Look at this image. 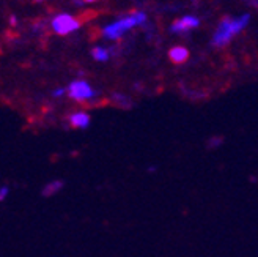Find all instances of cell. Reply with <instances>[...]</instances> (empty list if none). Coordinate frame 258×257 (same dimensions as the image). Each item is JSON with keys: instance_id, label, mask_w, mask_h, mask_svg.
I'll use <instances>...</instances> for the list:
<instances>
[{"instance_id": "cell-8", "label": "cell", "mask_w": 258, "mask_h": 257, "mask_svg": "<svg viewBox=\"0 0 258 257\" xmlns=\"http://www.w3.org/2000/svg\"><path fill=\"white\" fill-rule=\"evenodd\" d=\"M63 188V182L60 180H54V182H49L44 188H43V196L49 197V196H54L57 192Z\"/></svg>"}, {"instance_id": "cell-11", "label": "cell", "mask_w": 258, "mask_h": 257, "mask_svg": "<svg viewBox=\"0 0 258 257\" xmlns=\"http://www.w3.org/2000/svg\"><path fill=\"white\" fill-rule=\"evenodd\" d=\"M64 92H67L64 88H57V90H54V96H61Z\"/></svg>"}, {"instance_id": "cell-12", "label": "cell", "mask_w": 258, "mask_h": 257, "mask_svg": "<svg viewBox=\"0 0 258 257\" xmlns=\"http://www.w3.org/2000/svg\"><path fill=\"white\" fill-rule=\"evenodd\" d=\"M10 22H11V24H16V18H15V16H11V18H10Z\"/></svg>"}, {"instance_id": "cell-10", "label": "cell", "mask_w": 258, "mask_h": 257, "mask_svg": "<svg viewBox=\"0 0 258 257\" xmlns=\"http://www.w3.org/2000/svg\"><path fill=\"white\" fill-rule=\"evenodd\" d=\"M8 192H10L8 186H2V188H0V200H4L8 196Z\"/></svg>"}, {"instance_id": "cell-2", "label": "cell", "mask_w": 258, "mask_h": 257, "mask_svg": "<svg viewBox=\"0 0 258 257\" xmlns=\"http://www.w3.org/2000/svg\"><path fill=\"white\" fill-rule=\"evenodd\" d=\"M145 21H147L145 13H136L133 16L123 18L120 21H115L110 25H107L104 29V36L110 38V40H117V38L123 36L127 30H131L136 25L144 24Z\"/></svg>"}, {"instance_id": "cell-13", "label": "cell", "mask_w": 258, "mask_h": 257, "mask_svg": "<svg viewBox=\"0 0 258 257\" xmlns=\"http://www.w3.org/2000/svg\"><path fill=\"white\" fill-rule=\"evenodd\" d=\"M250 4H252L253 7H258V0H250Z\"/></svg>"}, {"instance_id": "cell-9", "label": "cell", "mask_w": 258, "mask_h": 257, "mask_svg": "<svg viewBox=\"0 0 258 257\" xmlns=\"http://www.w3.org/2000/svg\"><path fill=\"white\" fill-rule=\"evenodd\" d=\"M92 56H93V59L98 60V62H106V60L109 59V50L104 49V47H95V49L92 50Z\"/></svg>"}, {"instance_id": "cell-4", "label": "cell", "mask_w": 258, "mask_h": 257, "mask_svg": "<svg viewBox=\"0 0 258 257\" xmlns=\"http://www.w3.org/2000/svg\"><path fill=\"white\" fill-rule=\"evenodd\" d=\"M81 27V22L70 15H58L52 19V29L58 35H68Z\"/></svg>"}, {"instance_id": "cell-7", "label": "cell", "mask_w": 258, "mask_h": 257, "mask_svg": "<svg viewBox=\"0 0 258 257\" xmlns=\"http://www.w3.org/2000/svg\"><path fill=\"white\" fill-rule=\"evenodd\" d=\"M169 57L172 59V62L175 63H183L187 60L189 57V53H187V49L183 47V46H175L170 53H169Z\"/></svg>"}, {"instance_id": "cell-6", "label": "cell", "mask_w": 258, "mask_h": 257, "mask_svg": "<svg viewBox=\"0 0 258 257\" xmlns=\"http://www.w3.org/2000/svg\"><path fill=\"white\" fill-rule=\"evenodd\" d=\"M70 123L73 128H76V130H87L90 126V115L82 111L74 112L70 115Z\"/></svg>"}, {"instance_id": "cell-3", "label": "cell", "mask_w": 258, "mask_h": 257, "mask_svg": "<svg viewBox=\"0 0 258 257\" xmlns=\"http://www.w3.org/2000/svg\"><path fill=\"white\" fill-rule=\"evenodd\" d=\"M68 95L74 101H81L82 102V101L92 99L96 93H95V90L90 87L88 82H85V81H74L68 87Z\"/></svg>"}, {"instance_id": "cell-1", "label": "cell", "mask_w": 258, "mask_h": 257, "mask_svg": "<svg viewBox=\"0 0 258 257\" xmlns=\"http://www.w3.org/2000/svg\"><path fill=\"white\" fill-rule=\"evenodd\" d=\"M249 19H250L249 15H244L238 19L225 18L221 24H219V27L213 36V44L217 47L225 46L231 40V36H235L236 33H239L244 27H246Z\"/></svg>"}, {"instance_id": "cell-14", "label": "cell", "mask_w": 258, "mask_h": 257, "mask_svg": "<svg viewBox=\"0 0 258 257\" xmlns=\"http://www.w3.org/2000/svg\"><path fill=\"white\" fill-rule=\"evenodd\" d=\"M85 2H95V0H85Z\"/></svg>"}, {"instance_id": "cell-5", "label": "cell", "mask_w": 258, "mask_h": 257, "mask_svg": "<svg viewBox=\"0 0 258 257\" xmlns=\"http://www.w3.org/2000/svg\"><path fill=\"white\" fill-rule=\"evenodd\" d=\"M199 19L197 18H194V16H184L181 19H178L173 25H172V32L175 33H184L187 30H192V29H196L197 25H199Z\"/></svg>"}]
</instances>
